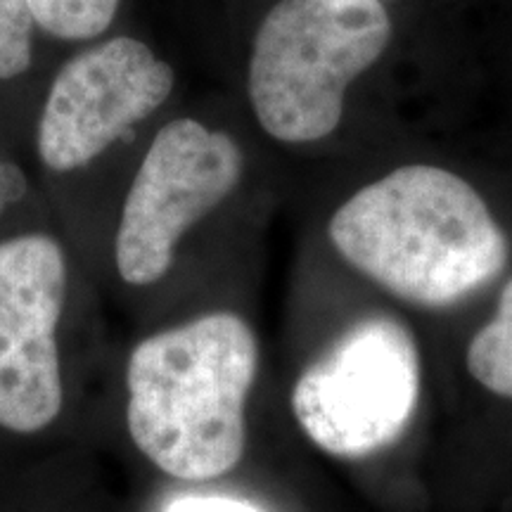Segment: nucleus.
<instances>
[{
	"instance_id": "obj_1",
	"label": "nucleus",
	"mask_w": 512,
	"mask_h": 512,
	"mask_svg": "<svg viewBox=\"0 0 512 512\" xmlns=\"http://www.w3.org/2000/svg\"><path fill=\"white\" fill-rule=\"evenodd\" d=\"M332 245L406 302L444 309L496 280L508 238L465 178L430 164L394 169L332 214Z\"/></svg>"
},
{
	"instance_id": "obj_2",
	"label": "nucleus",
	"mask_w": 512,
	"mask_h": 512,
	"mask_svg": "<svg viewBox=\"0 0 512 512\" xmlns=\"http://www.w3.org/2000/svg\"><path fill=\"white\" fill-rule=\"evenodd\" d=\"M256 370L259 342L238 313H207L143 339L126 366L133 444L176 479L228 475L245 453Z\"/></svg>"
},
{
	"instance_id": "obj_3",
	"label": "nucleus",
	"mask_w": 512,
	"mask_h": 512,
	"mask_svg": "<svg viewBox=\"0 0 512 512\" xmlns=\"http://www.w3.org/2000/svg\"><path fill=\"white\" fill-rule=\"evenodd\" d=\"M392 41L382 0H280L256 29L249 102L280 143L328 138L344 114L349 86Z\"/></svg>"
},
{
	"instance_id": "obj_4",
	"label": "nucleus",
	"mask_w": 512,
	"mask_h": 512,
	"mask_svg": "<svg viewBox=\"0 0 512 512\" xmlns=\"http://www.w3.org/2000/svg\"><path fill=\"white\" fill-rule=\"evenodd\" d=\"M420 387V351L411 330L392 316H368L299 375L292 413L320 451L361 460L401 439Z\"/></svg>"
},
{
	"instance_id": "obj_5",
	"label": "nucleus",
	"mask_w": 512,
	"mask_h": 512,
	"mask_svg": "<svg viewBox=\"0 0 512 512\" xmlns=\"http://www.w3.org/2000/svg\"><path fill=\"white\" fill-rule=\"evenodd\" d=\"M242 169L245 157L228 133L195 119L159 128L121 209L114 259L124 283H157L183 235L235 190Z\"/></svg>"
},
{
	"instance_id": "obj_6",
	"label": "nucleus",
	"mask_w": 512,
	"mask_h": 512,
	"mask_svg": "<svg viewBox=\"0 0 512 512\" xmlns=\"http://www.w3.org/2000/svg\"><path fill=\"white\" fill-rule=\"evenodd\" d=\"M174 83V67L133 36L83 50L50 83L38 119V157L57 174L91 164L159 110Z\"/></svg>"
},
{
	"instance_id": "obj_7",
	"label": "nucleus",
	"mask_w": 512,
	"mask_h": 512,
	"mask_svg": "<svg viewBox=\"0 0 512 512\" xmlns=\"http://www.w3.org/2000/svg\"><path fill=\"white\" fill-rule=\"evenodd\" d=\"M67 299L60 242L31 233L0 242V427L41 432L62 411L57 328Z\"/></svg>"
},
{
	"instance_id": "obj_8",
	"label": "nucleus",
	"mask_w": 512,
	"mask_h": 512,
	"mask_svg": "<svg viewBox=\"0 0 512 512\" xmlns=\"http://www.w3.org/2000/svg\"><path fill=\"white\" fill-rule=\"evenodd\" d=\"M465 363L486 392L512 399V278L498 297L494 318L470 339Z\"/></svg>"
},
{
	"instance_id": "obj_9",
	"label": "nucleus",
	"mask_w": 512,
	"mask_h": 512,
	"mask_svg": "<svg viewBox=\"0 0 512 512\" xmlns=\"http://www.w3.org/2000/svg\"><path fill=\"white\" fill-rule=\"evenodd\" d=\"M36 27L62 41H91L105 34L121 0H24Z\"/></svg>"
},
{
	"instance_id": "obj_10",
	"label": "nucleus",
	"mask_w": 512,
	"mask_h": 512,
	"mask_svg": "<svg viewBox=\"0 0 512 512\" xmlns=\"http://www.w3.org/2000/svg\"><path fill=\"white\" fill-rule=\"evenodd\" d=\"M34 27L24 0H0V81L29 69Z\"/></svg>"
},
{
	"instance_id": "obj_11",
	"label": "nucleus",
	"mask_w": 512,
	"mask_h": 512,
	"mask_svg": "<svg viewBox=\"0 0 512 512\" xmlns=\"http://www.w3.org/2000/svg\"><path fill=\"white\" fill-rule=\"evenodd\" d=\"M164 512H264L254 503L230 496H181L166 505Z\"/></svg>"
}]
</instances>
